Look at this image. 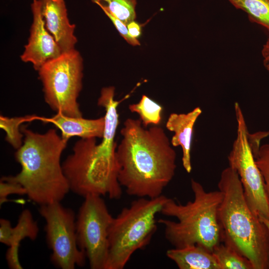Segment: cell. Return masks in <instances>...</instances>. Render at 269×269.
<instances>
[{"mask_svg": "<svg viewBox=\"0 0 269 269\" xmlns=\"http://www.w3.org/2000/svg\"><path fill=\"white\" fill-rule=\"evenodd\" d=\"M117 146L118 180L130 196H161L174 176L176 154L163 129H146L140 119L129 118Z\"/></svg>", "mask_w": 269, "mask_h": 269, "instance_id": "1", "label": "cell"}, {"mask_svg": "<svg viewBox=\"0 0 269 269\" xmlns=\"http://www.w3.org/2000/svg\"><path fill=\"white\" fill-rule=\"evenodd\" d=\"M21 131L23 143L15 153L21 170L4 177L20 184L29 199L39 206L61 202L70 191L60 162L67 141L54 129L39 134L21 126Z\"/></svg>", "mask_w": 269, "mask_h": 269, "instance_id": "2", "label": "cell"}, {"mask_svg": "<svg viewBox=\"0 0 269 269\" xmlns=\"http://www.w3.org/2000/svg\"><path fill=\"white\" fill-rule=\"evenodd\" d=\"M223 194L218 217L222 242L247 258L254 269H269V232L249 206L236 170L229 166L218 183Z\"/></svg>", "mask_w": 269, "mask_h": 269, "instance_id": "3", "label": "cell"}, {"mask_svg": "<svg viewBox=\"0 0 269 269\" xmlns=\"http://www.w3.org/2000/svg\"><path fill=\"white\" fill-rule=\"evenodd\" d=\"M191 187L192 201L182 204L168 198L161 211L160 213L177 221L160 219L157 222L163 225L165 237L174 248L198 245L212 252L222 242L218 212L223 194L219 189L206 191L193 179Z\"/></svg>", "mask_w": 269, "mask_h": 269, "instance_id": "4", "label": "cell"}, {"mask_svg": "<svg viewBox=\"0 0 269 269\" xmlns=\"http://www.w3.org/2000/svg\"><path fill=\"white\" fill-rule=\"evenodd\" d=\"M70 191L83 197L96 195L119 199L122 186L118 180L116 154L101 151L95 137L82 138L62 163Z\"/></svg>", "mask_w": 269, "mask_h": 269, "instance_id": "5", "label": "cell"}, {"mask_svg": "<svg viewBox=\"0 0 269 269\" xmlns=\"http://www.w3.org/2000/svg\"><path fill=\"white\" fill-rule=\"evenodd\" d=\"M168 197H139L113 218L105 269H123L132 255L148 245L157 230L156 215Z\"/></svg>", "mask_w": 269, "mask_h": 269, "instance_id": "6", "label": "cell"}, {"mask_svg": "<svg viewBox=\"0 0 269 269\" xmlns=\"http://www.w3.org/2000/svg\"><path fill=\"white\" fill-rule=\"evenodd\" d=\"M83 59L74 49L62 53L39 69L45 102L56 113L82 117L77 101L82 88Z\"/></svg>", "mask_w": 269, "mask_h": 269, "instance_id": "7", "label": "cell"}, {"mask_svg": "<svg viewBox=\"0 0 269 269\" xmlns=\"http://www.w3.org/2000/svg\"><path fill=\"white\" fill-rule=\"evenodd\" d=\"M237 136L228 155L229 166L235 169L242 183L246 201L261 220H269V198L264 180L248 141V131L242 109L235 104Z\"/></svg>", "mask_w": 269, "mask_h": 269, "instance_id": "8", "label": "cell"}, {"mask_svg": "<svg viewBox=\"0 0 269 269\" xmlns=\"http://www.w3.org/2000/svg\"><path fill=\"white\" fill-rule=\"evenodd\" d=\"M39 212L45 221L46 241L52 251V263L61 269L83 267L87 258L78 246L74 212L57 202L40 205Z\"/></svg>", "mask_w": 269, "mask_h": 269, "instance_id": "9", "label": "cell"}, {"mask_svg": "<svg viewBox=\"0 0 269 269\" xmlns=\"http://www.w3.org/2000/svg\"><path fill=\"white\" fill-rule=\"evenodd\" d=\"M76 221L77 244L91 269H105L109 253V230L113 218L102 198L84 197Z\"/></svg>", "mask_w": 269, "mask_h": 269, "instance_id": "10", "label": "cell"}, {"mask_svg": "<svg viewBox=\"0 0 269 269\" xmlns=\"http://www.w3.org/2000/svg\"><path fill=\"white\" fill-rule=\"evenodd\" d=\"M31 8L33 22L30 36L20 58L24 62L31 63L38 71L45 63L59 56L62 51L46 27L40 0H32Z\"/></svg>", "mask_w": 269, "mask_h": 269, "instance_id": "11", "label": "cell"}, {"mask_svg": "<svg viewBox=\"0 0 269 269\" xmlns=\"http://www.w3.org/2000/svg\"><path fill=\"white\" fill-rule=\"evenodd\" d=\"M39 227L33 219L30 210L25 209L19 216L14 227L7 219L0 220V242L9 247L5 257L8 267L11 269H22L18 257L20 244L25 238L31 240L36 239Z\"/></svg>", "mask_w": 269, "mask_h": 269, "instance_id": "12", "label": "cell"}, {"mask_svg": "<svg viewBox=\"0 0 269 269\" xmlns=\"http://www.w3.org/2000/svg\"><path fill=\"white\" fill-rule=\"evenodd\" d=\"M45 26L60 46L62 53L75 49L77 39L75 25L68 17L65 0H40Z\"/></svg>", "mask_w": 269, "mask_h": 269, "instance_id": "13", "label": "cell"}, {"mask_svg": "<svg viewBox=\"0 0 269 269\" xmlns=\"http://www.w3.org/2000/svg\"><path fill=\"white\" fill-rule=\"evenodd\" d=\"M201 113L202 110L198 107L185 114L173 113L169 115L166 124L167 129L174 133L171 140V145L182 148V165L188 173L192 170L190 152L193 128Z\"/></svg>", "mask_w": 269, "mask_h": 269, "instance_id": "14", "label": "cell"}, {"mask_svg": "<svg viewBox=\"0 0 269 269\" xmlns=\"http://www.w3.org/2000/svg\"><path fill=\"white\" fill-rule=\"evenodd\" d=\"M37 120L54 124L61 132V137L68 141L72 136L81 138H102L105 128V118L86 119L82 117H72L61 113L51 118L38 117Z\"/></svg>", "mask_w": 269, "mask_h": 269, "instance_id": "15", "label": "cell"}, {"mask_svg": "<svg viewBox=\"0 0 269 269\" xmlns=\"http://www.w3.org/2000/svg\"><path fill=\"white\" fill-rule=\"evenodd\" d=\"M166 255L179 269H220L212 252L198 245L170 249Z\"/></svg>", "mask_w": 269, "mask_h": 269, "instance_id": "16", "label": "cell"}, {"mask_svg": "<svg viewBox=\"0 0 269 269\" xmlns=\"http://www.w3.org/2000/svg\"><path fill=\"white\" fill-rule=\"evenodd\" d=\"M114 87L103 88L98 100V105L105 108V128L102 141L98 144L100 149L109 154L116 153L117 144L114 141L119 124L117 107L120 103L114 100Z\"/></svg>", "mask_w": 269, "mask_h": 269, "instance_id": "17", "label": "cell"}, {"mask_svg": "<svg viewBox=\"0 0 269 269\" xmlns=\"http://www.w3.org/2000/svg\"><path fill=\"white\" fill-rule=\"evenodd\" d=\"M237 9L245 11L250 21L269 32V0H228Z\"/></svg>", "mask_w": 269, "mask_h": 269, "instance_id": "18", "label": "cell"}, {"mask_svg": "<svg viewBox=\"0 0 269 269\" xmlns=\"http://www.w3.org/2000/svg\"><path fill=\"white\" fill-rule=\"evenodd\" d=\"M212 253L220 269H254L247 258L224 243L215 246Z\"/></svg>", "mask_w": 269, "mask_h": 269, "instance_id": "19", "label": "cell"}, {"mask_svg": "<svg viewBox=\"0 0 269 269\" xmlns=\"http://www.w3.org/2000/svg\"><path fill=\"white\" fill-rule=\"evenodd\" d=\"M103 10L110 12L126 26L136 18V0H91Z\"/></svg>", "mask_w": 269, "mask_h": 269, "instance_id": "20", "label": "cell"}, {"mask_svg": "<svg viewBox=\"0 0 269 269\" xmlns=\"http://www.w3.org/2000/svg\"><path fill=\"white\" fill-rule=\"evenodd\" d=\"M38 117L33 115L9 118L1 115L0 128L5 132L6 141L14 148H19L23 143L24 136L21 131V125L25 122L37 120Z\"/></svg>", "mask_w": 269, "mask_h": 269, "instance_id": "21", "label": "cell"}, {"mask_svg": "<svg viewBox=\"0 0 269 269\" xmlns=\"http://www.w3.org/2000/svg\"><path fill=\"white\" fill-rule=\"evenodd\" d=\"M131 112L137 113L143 126L146 128L149 125H158L161 120L162 108L146 95H142L138 103L130 105Z\"/></svg>", "mask_w": 269, "mask_h": 269, "instance_id": "22", "label": "cell"}, {"mask_svg": "<svg viewBox=\"0 0 269 269\" xmlns=\"http://www.w3.org/2000/svg\"><path fill=\"white\" fill-rule=\"evenodd\" d=\"M255 159L257 165L263 176L269 198V143L260 147Z\"/></svg>", "mask_w": 269, "mask_h": 269, "instance_id": "23", "label": "cell"}, {"mask_svg": "<svg viewBox=\"0 0 269 269\" xmlns=\"http://www.w3.org/2000/svg\"><path fill=\"white\" fill-rule=\"evenodd\" d=\"M13 194L26 195V191L20 184L2 177L0 181V205L7 202V197Z\"/></svg>", "mask_w": 269, "mask_h": 269, "instance_id": "24", "label": "cell"}, {"mask_svg": "<svg viewBox=\"0 0 269 269\" xmlns=\"http://www.w3.org/2000/svg\"><path fill=\"white\" fill-rule=\"evenodd\" d=\"M103 10L111 20L120 34L127 41V42L133 46L140 45L139 42L137 39L132 37L130 35L128 27L125 24H124L120 20L113 15L108 11L104 9Z\"/></svg>", "mask_w": 269, "mask_h": 269, "instance_id": "25", "label": "cell"}, {"mask_svg": "<svg viewBox=\"0 0 269 269\" xmlns=\"http://www.w3.org/2000/svg\"><path fill=\"white\" fill-rule=\"evenodd\" d=\"M269 133L268 132H258L254 134H250L248 133V141L250 144V147L252 149V150L253 152V154L256 157L259 148H260V142L261 139L269 135Z\"/></svg>", "mask_w": 269, "mask_h": 269, "instance_id": "26", "label": "cell"}, {"mask_svg": "<svg viewBox=\"0 0 269 269\" xmlns=\"http://www.w3.org/2000/svg\"><path fill=\"white\" fill-rule=\"evenodd\" d=\"M130 35L133 38L137 39L141 34V28L139 24L134 20L127 25Z\"/></svg>", "mask_w": 269, "mask_h": 269, "instance_id": "27", "label": "cell"}, {"mask_svg": "<svg viewBox=\"0 0 269 269\" xmlns=\"http://www.w3.org/2000/svg\"><path fill=\"white\" fill-rule=\"evenodd\" d=\"M262 54L263 57V63L265 68L269 71V38L264 44Z\"/></svg>", "mask_w": 269, "mask_h": 269, "instance_id": "28", "label": "cell"}, {"mask_svg": "<svg viewBox=\"0 0 269 269\" xmlns=\"http://www.w3.org/2000/svg\"><path fill=\"white\" fill-rule=\"evenodd\" d=\"M261 220L267 227L269 232V220Z\"/></svg>", "mask_w": 269, "mask_h": 269, "instance_id": "29", "label": "cell"}]
</instances>
